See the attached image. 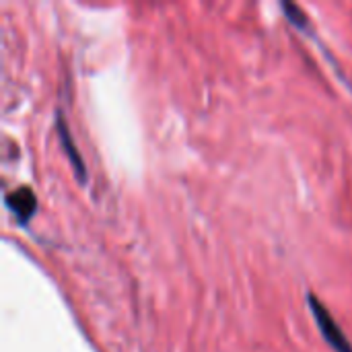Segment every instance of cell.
Returning a JSON list of instances; mask_svg holds the SVG:
<instances>
[{
    "mask_svg": "<svg viewBox=\"0 0 352 352\" xmlns=\"http://www.w3.org/2000/svg\"><path fill=\"white\" fill-rule=\"evenodd\" d=\"M307 301H309L314 320H316V324H318L322 336L326 338V342H328L336 352H352V342L344 336V332H342L340 326L336 324L334 316L324 307V303H322L314 293L307 295Z\"/></svg>",
    "mask_w": 352,
    "mask_h": 352,
    "instance_id": "cell-1",
    "label": "cell"
},
{
    "mask_svg": "<svg viewBox=\"0 0 352 352\" xmlns=\"http://www.w3.org/2000/svg\"><path fill=\"white\" fill-rule=\"evenodd\" d=\"M4 204L6 208L16 217L19 223H27L35 210H37V198H35V192L27 186H21V188H14L10 192H6L4 196Z\"/></svg>",
    "mask_w": 352,
    "mask_h": 352,
    "instance_id": "cell-2",
    "label": "cell"
},
{
    "mask_svg": "<svg viewBox=\"0 0 352 352\" xmlns=\"http://www.w3.org/2000/svg\"><path fill=\"white\" fill-rule=\"evenodd\" d=\"M56 128H58V138H60V142H62V148H64V153H66V157H68V161H70V165H72L76 177H78L80 182H85V179H87V169H85L82 157H80L78 151H76V144H74V140H72V136H70V130H68V126H66L62 113H58V118H56Z\"/></svg>",
    "mask_w": 352,
    "mask_h": 352,
    "instance_id": "cell-3",
    "label": "cell"
},
{
    "mask_svg": "<svg viewBox=\"0 0 352 352\" xmlns=\"http://www.w3.org/2000/svg\"><path fill=\"white\" fill-rule=\"evenodd\" d=\"M283 10L287 14V19L297 25L299 29H305L307 27V19H305V12L297 6V4H291V2H283Z\"/></svg>",
    "mask_w": 352,
    "mask_h": 352,
    "instance_id": "cell-4",
    "label": "cell"
}]
</instances>
